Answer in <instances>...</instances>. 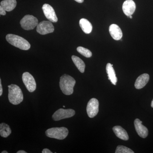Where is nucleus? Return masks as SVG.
Segmentation results:
<instances>
[{
    "mask_svg": "<svg viewBox=\"0 0 153 153\" xmlns=\"http://www.w3.org/2000/svg\"><path fill=\"white\" fill-rule=\"evenodd\" d=\"M75 83L76 81L74 78L64 74L60 77L59 85L62 92L66 95H69L73 93Z\"/></svg>",
    "mask_w": 153,
    "mask_h": 153,
    "instance_id": "f257e3e1",
    "label": "nucleus"
},
{
    "mask_svg": "<svg viewBox=\"0 0 153 153\" xmlns=\"http://www.w3.org/2000/svg\"><path fill=\"white\" fill-rule=\"evenodd\" d=\"M6 38L8 42L11 45L22 50H27L31 47L27 41L17 35L8 34L6 36Z\"/></svg>",
    "mask_w": 153,
    "mask_h": 153,
    "instance_id": "f03ea898",
    "label": "nucleus"
},
{
    "mask_svg": "<svg viewBox=\"0 0 153 153\" xmlns=\"http://www.w3.org/2000/svg\"><path fill=\"white\" fill-rule=\"evenodd\" d=\"M9 101L12 104L16 105L22 102L24 99L23 93L20 88L15 84L8 85Z\"/></svg>",
    "mask_w": 153,
    "mask_h": 153,
    "instance_id": "7ed1b4c3",
    "label": "nucleus"
},
{
    "mask_svg": "<svg viewBox=\"0 0 153 153\" xmlns=\"http://www.w3.org/2000/svg\"><path fill=\"white\" fill-rule=\"evenodd\" d=\"M68 131L65 127L52 128L46 131V135L49 137L56 139H64L68 136Z\"/></svg>",
    "mask_w": 153,
    "mask_h": 153,
    "instance_id": "20e7f679",
    "label": "nucleus"
},
{
    "mask_svg": "<svg viewBox=\"0 0 153 153\" xmlns=\"http://www.w3.org/2000/svg\"><path fill=\"white\" fill-rule=\"evenodd\" d=\"M21 27L24 30H33L38 25V21L36 17L32 15H27L22 18L20 21Z\"/></svg>",
    "mask_w": 153,
    "mask_h": 153,
    "instance_id": "39448f33",
    "label": "nucleus"
},
{
    "mask_svg": "<svg viewBox=\"0 0 153 153\" xmlns=\"http://www.w3.org/2000/svg\"><path fill=\"white\" fill-rule=\"evenodd\" d=\"M75 112L72 109H64L60 108L56 111L52 115V119L55 121H59L64 119L72 117Z\"/></svg>",
    "mask_w": 153,
    "mask_h": 153,
    "instance_id": "423d86ee",
    "label": "nucleus"
},
{
    "mask_svg": "<svg viewBox=\"0 0 153 153\" xmlns=\"http://www.w3.org/2000/svg\"><path fill=\"white\" fill-rule=\"evenodd\" d=\"M36 31L41 35H47L54 32V27L50 21H43L38 24Z\"/></svg>",
    "mask_w": 153,
    "mask_h": 153,
    "instance_id": "0eeeda50",
    "label": "nucleus"
},
{
    "mask_svg": "<svg viewBox=\"0 0 153 153\" xmlns=\"http://www.w3.org/2000/svg\"><path fill=\"white\" fill-rule=\"evenodd\" d=\"M22 80L27 88V89L30 92H33L36 90V83L34 77L30 73L25 72L22 75Z\"/></svg>",
    "mask_w": 153,
    "mask_h": 153,
    "instance_id": "6e6552de",
    "label": "nucleus"
},
{
    "mask_svg": "<svg viewBox=\"0 0 153 153\" xmlns=\"http://www.w3.org/2000/svg\"><path fill=\"white\" fill-rule=\"evenodd\" d=\"M98 100L96 98H92L88 103L86 111L88 115L90 118L94 117L97 115L99 111Z\"/></svg>",
    "mask_w": 153,
    "mask_h": 153,
    "instance_id": "1a4fd4ad",
    "label": "nucleus"
},
{
    "mask_svg": "<svg viewBox=\"0 0 153 153\" xmlns=\"http://www.w3.org/2000/svg\"><path fill=\"white\" fill-rule=\"evenodd\" d=\"M43 12L45 16L49 21L52 22H57L58 21L55 11L52 6L48 4H44L42 7Z\"/></svg>",
    "mask_w": 153,
    "mask_h": 153,
    "instance_id": "9d476101",
    "label": "nucleus"
},
{
    "mask_svg": "<svg viewBox=\"0 0 153 153\" xmlns=\"http://www.w3.org/2000/svg\"><path fill=\"white\" fill-rule=\"evenodd\" d=\"M134 125L137 133L141 137L145 138L148 136L149 131L146 127L143 125L141 121L136 119L134 122Z\"/></svg>",
    "mask_w": 153,
    "mask_h": 153,
    "instance_id": "9b49d317",
    "label": "nucleus"
},
{
    "mask_svg": "<svg viewBox=\"0 0 153 153\" xmlns=\"http://www.w3.org/2000/svg\"><path fill=\"white\" fill-rule=\"evenodd\" d=\"M122 9L124 13L129 17L131 16L135 10V3L133 0H126L123 3Z\"/></svg>",
    "mask_w": 153,
    "mask_h": 153,
    "instance_id": "f8f14e48",
    "label": "nucleus"
},
{
    "mask_svg": "<svg viewBox=\"0 0 153 153\" xmlns=\"http://www.w3.org/2000/svg\"><path fill=\"white\" fill-rule=\"evenodd\" d=\"M109 31L111 36L114 40L118 41L122 38V32L117 25L115 24L111 25L109 28Z\"/></svg>",
    "mask_w": 153,
    "mask_h": 153,
    "instance_id": "ddd939ff",
    "label": "nucleus"
},
{
    "mask_svg": "<svg viewBox=\"0 0 153 153\" xmlns=\"http://www.w3.org/2000/svg\"><path fill=\"white\" fill-rule=\"evenodd\" d=\"M149 75L148 74H143L140 75L135 82V87L138 89L143 88L149 82Z\"/></svg>",
    "mask_w": 153,
    "mask_h": 153,
    "instance_id": "4468645a",
    "label": "nucleus"
},
{
    "mask_svg": "<svg viewBox=\"0 0 153 153\" xmlns=\"http://www.w3.org/2000/svg\"><path fill=\"white\" fill-rule=\"evenodd\" d=\"M114 132L117 137L123 140H128L129 139L126 131L120 126H115L113 128Z\"/></svg>",
    "mask_w": 153,
    "mask_h": 153,
    "instance_id": "2eb2a0df",
    "label": "nucleus"
},
{
    "mask_svg": "<svg viewBox=\"0 0 153 153\" xmlns=\"http://www.w3.org/2000/svg\"><path fill=\"white\" fill-rule=\"evenodd\" d=\"M113 65L108 63L106 65V70L108 76V79L113 85H116L117 81V78L115 72L113 67Z\"/></svg>",
    "mask_w": 153,
    "mask_h": 153,
    "instance_id": "dca6fc26",
    "label": "nucleus"
},
{
    "mask_svg": "<svg viewBox=\"0 0 153 153\" xmlns=\"http://www.w3.org/2000/svg\"><path fill=\"white\" fill-rule=\"evenodd\" d=\"M16 4V0H4L1 2V7L7 12H10L13 10Z\"/></svg>",
    "mask_w": 153,
    "mask_h": 153,
    "instance_id": "f3484780",
    "label": "nucleus"
},
{
    "mask_svg": "<svg viewBox=\"0 0 153 153\" xmlns=\"http://www.w3.org/2000/svg\"><path fill=\"white\" fill-rule=\"evenodd\" d=\"M79 26L83 32L85 34H89L92 30V26L88 20L85 19H80L79 22Z\"/></svg>",
    "mask_w": 153,
    "mask_h": 153,
    "instance_id": "a211bd4d",
    "label": "nucleus"
},
{
    "mask_svg": "<svg viewBox=\"0 0 153 153\" xmlns=\"http://www.w3.org/2000/svg\"><path fill=\"white\" fill-rule=\"evenodd\" d=\"M71 59L79 71L81 73H83L85 71V64L84 62L79 57L74 55L72 56Z\"/></svg>",
    "mask_w": 153,
    "mask_h": 153,
    "instance_id": "6ab92c4d",
    "label": "nucleus"
},
{
    "mask_svg": "<svg viewBox=\"0 0 153 153\" xmlns=\"http://www.w3.org/2000/svg\"><path fill=\"white\" fill-rule=\"evenodd\" d=\"M12 131L10 126L5 123L0 124V135L3 137L7 138L11 134Z\"/></svg>",
    "mask_w": 153,
    "mask_h": 153,
    "instance_id": "aec40b11",
    "label": "nucleus"
},
{
    "mask_svg": "<svg viewBox=\"0 0 153 153\" xmlns=\"http://www.w3.org/2000/svg\"><path fill=\"white\" fill-rule=\"evenodd\" d=\"M77 52L84 57L89 58L92 56V53L89 49L81 47H78L76 49Z\"/></svg>",
    "mask_w": 153,
    "mask_h": 153,
    "instance_id": "412c9836",
    "label": "nucleus"
},
{
    "mask_svg": "<svg viewBox=\"0 0 153 153\" xmlns=\"http://www.w3.org/2000/svg\"><path fill=\"white\" fill-rule=\"evenodd\" d=\"M116 153H134V152L129 148L123 146H118L116 150Z\"/></svg>",
    "mask_w": 153,
    "mask_h": 153,
    "instance_id": "4be33fe9",
    "label": "nucleus"
},
{
    "mask_svg": "<svg viewBox=\"0 0 153 153\" xmlns=\"http://www.w3.org/2000/svg\"><path fill=\"white\" fill-rule=\"evenodd\" d=\"M5 10H4L2 7L0 6V14L1 15H2V16H5L6 14Z\"/></svg>",
    "mask_w": 153,
    "mask_h": 153,
    "instance_id": "5701e85b",
    "label": "nucleus"
},
{
    "mask_svg": "<svg viewBox=\"0 0 153 153\" xmlns=\"http://www.w3.org/2000/svg\"><path fill=\"white\" fill-rule=\"evenodd\" d=\"M3 93L2 86L1 85V80L0 79V96H1Z\"/></svg>",
    "mask_w": 153,
    "mask_h": 153,
    "instance_id": "b1692460",
    "label": "nucleus"
},
{
    "mask_svg": "<svg viewBox=\"0 0 153 153\" xmlns=\"http://www.w3.org/2000/svg\"><path fill=\"white\" fill-rule=\"evenodd\" d=\"M42 153H52V152H51L49 149H45L43 150L42 152Z\"/></svg>",
    "mask_w": 153,
    "mask_h": 153,
    "instance_id": "393cba45",
    "label": "nucleus"
},
{
    "mask_svg": "<svg viewBox=\"0 0 153 153\" xmlns=\"http://www.w3.org/2000/svg\"><path fill=\"white\" fill-rule=\"evenodd\" d=\"M74 1L79 3H82L84 1V0H74Z\"/></svg>",
    "mask_w": 153,
    "mask_h": 153,
    "instance_id": "a878e982",
    "label": "nucleus"
},
{
    "mask_svg": "<svg viewBox=\"0 0 153 153\" xmlns=\"http://www.w3.org/2000/svg\"><path fill=\"white\" fill-rule=\"evenodd\" d=\"M27 152H25V151L20 150L18 151L17 153H27Z\"/></svg>",
    "mask_w": 153,
    "mask_h": 153,
    "instance_id": "bb28decb",
    "label": "nucleus"
},
{
    "mask_svg": "<svg viewBox=\"0 0 153 153\" xmlns=\"http://www.w3.org/2000/svg\"><path fill=\"white\" fill-rule=\"evenodd\" d=\"M151 106L153 108V99L152 101V103H151Z\"/></svg>",
    "mask_w": 153,
    "mask_h": 153,
    "instance_id": "cd10ccee",
    "label": "nucleus"
},
{
    "mask_svg": "<svg viewBox=\"0 0 153 153\" xmlns=\"http://www.w3.org/2000/svg\"><path fill=\"white\" fill-rule=\"evenodd\" d=\"M1 153H8V152L6 151H4L2 152Z\"/></svg>",
    "mask_w": 153,
    "mask_h": 153,
    "instance_id": "c85d7f7f",
    "label": "nucleus"
},
{
    "mask_svg": "<svg viewBox=\"0 0 153 153\" xmlns=\"http://www.w3.org/2000/svg\"><path fill=\"white\" fill-rule=\"evenodd\" d=\"M129 18H130V19H132V16H129Z\"/></svg>",
    "mask_w": 153,
    "mask_h": 153,
    "instance_id": "c756f323",
    "label": "nucleus"
},
{
    "mask_svg": "<svg viewBox=\"0 0 153 153\" xmlns=\"http://www.w3.org/2000/svg\"><path fill=\"white\" fill-rule=\"evenodd\" d=\"M63 107H64V108H65V105H63Z\"/></svg>",
    "mask_w": 153,
    "mask_h": 153,
    "instance_id": "7c9ffc66",
    "label": "nucleus"
}]
</instances>
